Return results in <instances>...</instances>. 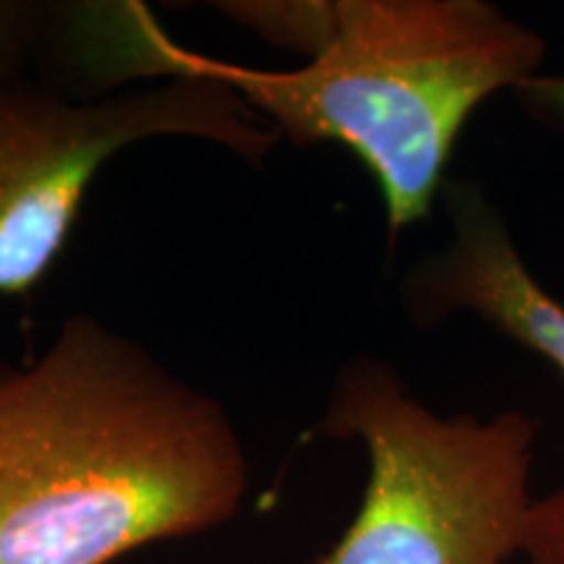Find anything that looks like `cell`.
Instances as JSON below:
<instances>
[{"instance_id":"cell-1","label":"cell","mask_w":564,"mask_h":564,"mask_svg":"<svg viewBox=\"0 0 564 564\" xmlns=\"http://www.w3.org/2000/svg\"><path fill=\"white\" fill-rule=\"evenodd\" d=\"M249 486L220 400L97 316L0 361V564H112L225 525Z\"/></svg>"},{"instance_id":"cell-2","label":"cell","mask_w":564,"mask_h":564,"mask_svg":"<svg viewBox=\"0 0 564 564\" xmlns=\"http://www.w3.org/2000/svg\"><path fill=\"white\" fill-rule=\"evenodd\" d=\"M546 37L489 0H337L335 37L272 70L188 51L141 19V79H209L295 147L340 144L384 204L387 249L432 217L465 123L544 70Z\"/></svg>"},{"instance_id":"cell-3","label":"cell","mask_w":564,"mask_h":564,"mask_svg":"<svg viewBox=\"0 0 564 564\" xmlns=\"http://www.w3.org/2000/svg\"><path fill=\"white\" fill-rule=\"evenodd\" d=\"M312 436L361 442L356 518L316 564H510L535 499L539 423L518 408L440 415L392 364L358 352L335 373Z\"/></svg>"},{"instance_id":"cell-4","label":"cell","mask_w":564,"mask_h":564,"mask_svg":"<svg viewBox=\"0 0 564 564\" xmlns=\"http://www.w3.org/2000/svg\"><path fill=\"white\" fill-rule=\"evenodd\" d=\"M175 137L209 141L253 167L282 141L236 91L209 79L183 76L95 100L32 76L0 82V295L30 301L118 152Z\"/></svg>"},{"instance_id":"cell-5","label":"cell","mask_w":564,"mask_h":564,"mask_svg":"<svg viewBox=\"0 0 564 564\" xmlns=\"http://www.w3.org/2000/svg\"><path fill=\"white\" fill-rule=\"evenodd\" d=\"M440 204L447 241L421 253L398 282L408 324L436 329L449 316L474 314L564 379V303L528 267L505 212L481 181L453 175Z\"/></svg>"},{"instance_id":"cell-6","label":"cell","mask_w":564,"mask_h":564,"mask_svg":"<svg viewBox=\"0 0 564 564\" xmlns=\"http://www.w3.org/2000/svg\"><path fill=\"white\" fill-rule=\"evenodd\" d=\"M84 0H0V82L32 76L87 100Z\"/></svg>"},{"instance_id":"cell-7","label":"cell","mask_w":564,"mask_h":564,"mask_svg":"<svg viewBox=\"0 0 564 564\" xmlns=\"http://www.w3.org/2000/svg\"><path fill=\"white\" fill-rule=\"evenodd\" d=\"M232 24L312 61L337 30V0H223L209 3Z\"/></svg>"},{"instance_id":"cell-8","label":"cell","mask_w":564,"mask_h":564,"mask_svg":"<svg viewBox=\"0 0 564 564\" xmlns=\"http://www.w3.org/2000/svg\"><path fill=\"white\" fill-rule=\"evenodd\" d=\"M523 560L525 564H564V481L535 499Z\"/></svg>"},{"instance_id":"cell-9","label":"cell","mask_w":564,"mask_h":564,"mask_svg":"<svg viewBox=\"0 0 564 564\" xmlns=\"http://www.w3.org/2000/svg\"><path fill=\"white\" fill-rule=\"evenodd\" d=\"M510 95L528 121L564 139V74L539 70L520 82Z\"/></svg>"}]
</instances>
